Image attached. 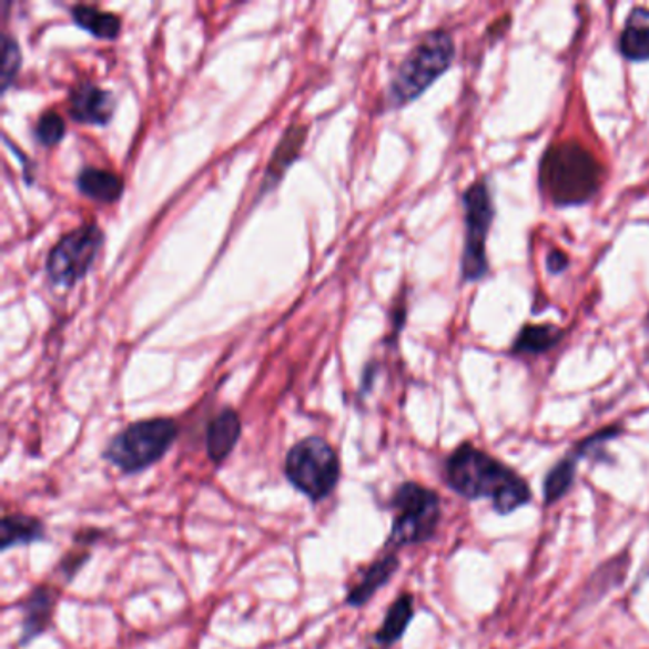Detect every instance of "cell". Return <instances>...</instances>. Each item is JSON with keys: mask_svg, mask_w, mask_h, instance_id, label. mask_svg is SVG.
I'll return each instance as SVG.
<instances>
[{"mask_svg": "<svg viewBox=\"0 0 649 649\" xmlns=\"http://www.w3.org/2000/svg\"><path fill=\"white\" fill-rule=\"evenodd\" d=\"M444 478L452 491L469 501L489 499L497 515H513L531 503V486L509 465L470 443L457 446L444 465Z\"/></svg>", "mask_w": 649, "mask_h": 649, "instance_id": "cell-1", "label": "cell"}, {"mask_svg": "<svg viewBox=\"0 0 649 649\" xmlns=\"http://www.w3.org/2000/svg\"><path fill=\"white\" fill-rule=\"evenodd\" d=\"M602 164L577 141L550 145L539 164V189L555 206H581L602 187Z\"/></svg>", "mask_w": 649, "mask_h": 649, "instance_id": "cell-2", "label": "cell"}, {"mask_svg": "<svg viewBox=\"0 0 649 649\" xmlns=\"http://www.w3.org/2000/svg\"><path fill=\"white\" fill-rule=\"evenodd\" d=\"M456 58L454 37L444 29L425 34L409 52L388 87V103L402 108L417 100L433 82L448 71Z\"/></svg>", "mask_w": 649, "mask_h": 649, "instance_id": "cell-3", "label": "cell"}, {"mask_svg": "<svg viewBox=\"0 0 649 649\" xmlns=\"http://www.w3.org/2000/svg\"><path fill=\"white\" fill-rule=\"evenodd\" d=\"M180 427L170 417H153L128 425L111 438L103 457L124 475H135L161 462L172 448Z\"/></svg>", "mask_w": 649, "mask_h": 649, "instance_id": "cell-4", "label": "cell"}, {"mask_svg": "<svg viewBox=\"0 0 649 649\" xmlns=\"http://www.w3.org/2000/svg\"><path fill=\"white\" fill-rule=\"evenodd\" d=\"M391 510L393 526L387 547L393 549L430 541L443 520V503L435 489L412 480L396 488L391 497Z\"/></svg>", "mask_w": 649, "mask_h": 649, "instance_id": "cell-5", "label": "cell"}, {"mask_svg": "<svg viewBox=\"0 0 649 649\" xmlns=\"http://www.w3.org/2000/svg\"><path fill=\"white\" fill-rule=\"evenodd\" d=\"M288 483L311 501L318 503L332 496L342 478V463L337 452L321 436H307L294 444L284 459Z\"/></svg>", "mask_w": 649, "mask_h": 649, "instance_id": "cell-6", "label": "cell"}, {"mask_svg": "<svg viewBox=\"0 0 649 649\" xmlns=\"http://www.w3.org/2000/svg\"><path fill=\"white\" fill-rule=\"evenodd\" d=\"M463 212H465V249L462 255L463 282L483 281L489 273L488 242L489 229L496 217L491 193L486 178L470 183L463 193Z\"/></svg>", "mask_w": 649, "mask_h": 649, "instance_id": "cell-7", "label": "cell"}, {"mask_svg": "<svg viewBox=\"0 0 649 649\" xmlns=\"http://www.w3.org/2000/svg\"><path fill=\"white\" fill-rule=\"evenodd\" d=\"M103 244V231L95 223H87L82 227L69 231L55 242L47 260L48 278L71 288L87 276L94 263L95 255Z\"/></svg>", "mask_w": 649, "mask_h": 649, "instance_id": "cell-8", "label": "cell"}, {"mask_svg": "<svg viewBox=\"0 0 649 649\" xmlns=\"http://www.w3.org/2000/svg\"><path fill=\"white\" fill-rule=\"evenodd\" d=\"M60 590L50 585H39L29 592L21 604V640L20 646L33 642L34 638L44 635L54 621Z\"/></svg>", "mask_w": 649, "mask_h": 649, "instance_id": "cell-9", "label": "cell"}, {"mask_svg": "<svg viewBox=\"0 0 649 649\" xmlns=\"http://www.w3.org/2000/svg\"><path fill=\"white\" fill-rule=\"evenodd\" d=\"M69 113L74 121L82 124L103 126L111 121L114 113L113 94L94 82H81L71 90V95H69Z\"/></svg>", "mask_w": 649, "mask_h": 649, "instance_id": "cell-10", "label": "cell"}, {"mask_svg": "<svg viewBox=\"0 0 649 649\" xmlns=\"http://www.w3.org/2000/svg\"><path fill=\"white\" fill-rule=\"evenodd\" d=\"M241 435L242 422L235 409H222L215 415L206 428V452L210 462L222 465L233 454Z\"/></svg>", "mask_w": 649, "mask_h": 649, "instance_id": "cell-11", "label": "cell"}, {"mask_svg": "<svg viewBox=\"0 0 649 649\" xmlns=\"http://www.w3.org/2000/svg\"><path fill=\"white\" fill-rule=\"evenodd\" d=\"M400 568V558L395 552L377 558L372 566L362 574L361 581L356 582L353 589H348L345 604L353 608H362L374 598L377 590L383 589Z\"/></svg>", "mask_w": 649, "mask_h": 649, "instance_id": "cell-12", "label": "cell"}, {"mask_svg": "<svg viewBox=\"0 0 649 649\" xmlns=\"http://www.w3.org/2000/svg\"><path fill=\"white\" fill-rule=\"evenodd\" d=\"M619 52L629 61H649V10L636 7L630 10L619 34Z\"/></svg>", "mask_w": 649, "mask_h": 649, "instance_id": "cell-13", "label": "cell"}, {"mask_svg": "<svg viewBox=\"0 0 649 649\" xmlns=\"http://www.w3.org/2000/svg\"><path fill=\"white\" fill-rule=\"evenodd\" d=\"M47 539L44 524L34 516L7 515L0 523V549L8 550L20 545H31Z\"/></svg>", "mask_w": 649, "mask_h": 649, "instance_id": "cell-14", "label": "cell"}, {"mask_svg": "<svg viewBox=\"0 0 649 649\" xmlns=\"http://www.w3.org/2000/svg\"><path fill=\"white\" fill-rule=\"evenodd\" d=\"M77 187L92 201L116 202L124 191V183L121 175L114 174L111 170L87 166L82 168L81 174L77 178Z\"/></svg>", "mask_w": 649, "mask_h": 649, "instance_id": "cell-15", "label": "cell"}, {"mask_svg": "<svg viewBox=\"0 0 649 649\" xmlns=\"http://www.w3.org/2000/svg\"><path fill=\"white\" fill-rule=\"evenodd\" d=\"M564 339V329L555 324H526L510 347L515 356H537L549 353Z\"/></svg>", "mask_w": 649, "mask_h": 649, "instance_id": "cell-16", "label": "cell"}, {"mask_svg": "<svg viewBox=\"0 0 649 649\" xmlns=\"http://www.w3.org/2000/svg\"><path fill=\"white\" fill-rule=\"evenodd\" d=\"M414 596L409 595V592L398 596L395 602L391 604V608L387 609V616H385L382 629L375 632V643L382 646V648H391L393 643L398 642L404 632L408 630L409 622L414 619Z\"/></svg>", "mask_w": 649, "mask_h": 649, "instance_id": "cell-17", "label": "cell"}, {"mask_svg": "<svg viewBox=\"0 0 649 649\" xmlns=\"http://www.w3.org/2000/svg\"><path fill=\"white\" fill-rule=\"evenodd\" d=\"M305 135H307V126L303 124H294L290 126L282 140L278 141L273 159L268 162L267 175H265V187H273L276 181L281 180L284 172L288 170L290 164L300 156L302 145L305 143Z\"/></svg>", "mask_w": 649, "mask_h": 649, "instance_id": "cell-18", "label": "cell"}, {"mask_svg": "<svg viewBox=\"0 0 649 649\" xmlns=\"http://www.w3.org/2000/svg\"><path fill=\"white\" fill-rule=\"evenodd\" d=\"M579 459H582L581 454L574 448L562 462L556 463L555 467L547 473L542 483V499L547 507L564 499L568 496L569 489L574 488Z\"/></svg>", "mask_w": 649, "mask_h": 649, "instance_id": "cell-19", "label": "cell"}, {"mask_svg": "<svg viewBox=\"0 0 649 649\" xmlns=\"http://www.w3.org/2000/svg\"><path fill=\"white\" fill-rule=\"evenodd\" d=\"M74 23H79L88 33L100 37V39H116L121 33L122 21L116 14L103 12L98 7L90 4H79L71 10Z\"/></svg>", "mask_w": 649, "mask_h": 649, "instance_id": "cell-20", "label": "cell"}, {"mask_svg": "<svg viewBox=\"0 0 649 649\" xmlns=\"http://www.w3.org/2000/svg\"><path fill=\"white\" fill-rule=\"evenodd\" d=\"M65 130H68V126H65L63 116H61L58 111H47V113H42L41 119L37 121L34 135H37V140L41 141L42 145L52 148V145L60 143V141L63 140Z\"/></svg>", "mask_w": 649, "mask_h": 649, "instance_id": "cell-21", "label": "cell"}, {"mask_svg": "<svg viewBox=\"0 0 649 649\" xmlns=\"http://www.w3.org/2000/svg\"><path fill=\"white\" fill-rule=\"evenodd\" d=\"M21 68V52L18 42L7 34L4 37V47H2V69H0V79H2V92H7L10 84L16 81V74Z\"/></svg>", "mask_w": 649, "mask_h": 649, "instance_id": "cell-22", "label": "cell"}, {"mask_svg": "<svg viewBox=\"0 0 649 649\" xmlns=\"http://www.w3.org/2000/svg\"><path fill=\"white\" fill-rule=\"evenodd\" d=\"M88 558H90V552H88V550H81V552L71 550V552L63 558V562L60 564L61 576L65 577L68 581H71V579L79 574V569L88 562Z\"/></svg>", "mask_w": 649, "mask_h": 649, "instance_id": "cell-23", "label": "cell"}, {"mask_svg": "<svg viewBox=\"0 0 649 649\" xmlns=\"http://www.w3.org/2000/svg\"><path fill=\"white\" fill-rule=\"evenodd\" d=\"M569 267L568 255L564 254L562 250H550L547 255V268L552 275H560Z\"/></svg>", "mask_w": 649, "mask_h": 649, "instance_id": "cell-24", "label": "cell"}]
</instances>
